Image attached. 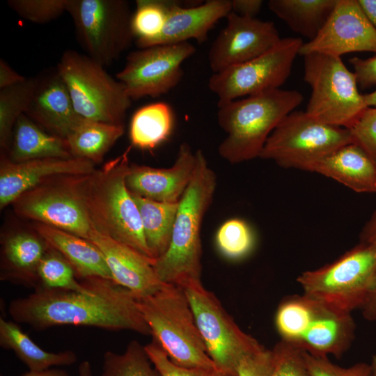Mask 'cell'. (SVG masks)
<instances>
[{"label": "cell", "mask_w": 376, "mask_h": 376, "mask_svg": "<svg viewBox=\"0 0 376 376\" xmlns=\"http://www.w3.org/2000/svg\"><path fill=\"white\" fill-rule=\"evenodd\" d=\"M86 279L87 292L38 288L26 297L12 300L8 313L15 322L36 330L74 325L151 335L137 299L130 290L111 280Z\"/></svg>", "instance_id": "obj_1"}, {"label": "cell", "mask_w": 376, "mask_h": 376, "mask_svg": "<svg viewBox=\"0 0 376 376\" xmlns=\"http://www.w3.org/2000/svg\"><path fill=\"white\" fill-rule=\"evenodd\" d=\"M192 178L180 198L167 251L156 259L153 267L164 283L182 288L201 281V230L217 187V176L201 150L196 152Z\"/></svg>", "instance_id": "obj_2"}, {"label": "cell", "mask_w": 376, "mask_h": 376, "mask_svg": "<svg viewBox=\"0 0 376 376\" xmlns=\"http://www.w3.org/2000/svg\"><path fill=\"white\" fill-rule=\"evenodd\" d=\"M130 167L127 151L93 173L79 176V189L94 229L154 260L139 208L126 186Z\"/></svg>", "instance_id": "obj_3"}, {"label": "cell", "mask_w": 376, "mask_h": 376, "mask_svg": "<svg viewBox=\"0 0 376 376\" xmlns=\"http://www.w3.org/2000/svg\"><path fill=\"white\" fill-rule=\"evenodd\" d=\"M303 100L298 91L277 88L218 106L217 122L227 134L219 155L230 164L259 157L273 130Z\"/></svg>", "instance_id": "obj_4"}, {"label": "cell", "mask_w": 376, "mask_h": 376, "mask_svg": "<svg viewBox=\"0 0 376 376\" xmlns=\"http://www.w3.org/2000/svg\"><path fill=\"white\" fill-rule=\"evenodd\" d=\"M283 340L308 354L340 358L351 346L356 324L351 313L333 308L305 294L285 297L275 315Z\"/></svg>", "instance_id": "obj_5"}, {"label": "cell", "mask_w": 376, "mask_h": 376, "mask_svg": "<svg viewBox=\"0 0 376 376\" xmlns=\"http://www.w3.org/2000/svg\"><path fill=\"white\" fill-rule=\"evenodd\" d=\"M137 306L152 338L173 363L184 368H217L182 288L164 283L155 293L138 298Z\"/></svg>", "instance_id": "obj_6"}, {"label": "cell", "mask_w": 376, "mask_h": 376, "mask_svg": "<svg viewBox=\"0 0 376 376\" xmlns=\"http://www.w3.org/2000/svg\"><path fill=\"white\" fill-rule=\"evenodd\" d=\"M303 293L336 310L361 308L376 285V248L363 242L297 279Z\"/></svg>", "instance_id": "obj_7"}, {"label": "cell", "mask_w": 376, "mask_h": 376, "mask_svg": "<svg viewBox=\"0 0 376 376\" xmlns=\"http://www.w3.org/2000/svg\"><path fill=\"white\" fill-rule=\"evenodd\" d=\"M56 70L79 116L124 126L132 99L123 84L111 77L102 65L70 49L63 52Z\"/></svg>", "instance_id": "obj_8"}, {"label": "cell", "mask_w": 376, "mask_h": 376, "mask_svg": "<svg viewBox=\"0 0 376 376\" xmlns=\"http://www.w3.org/2000/svg\"><path fill=\"white\" fill-rule=\"evenodd\" d=\"M304 79L311 89L306 113L320 123L348 129L368 107L354 73L340 57L304 56Z\"/></svg>", "instance_id": "obj_9"}, {"label": "cell", "mask_w": 376, "mask_h": 376, "mask_svg": "<svg viewBox=\"0 0 376 376\" xmlns=\"http://www.w3.org/2000/svg\"><path fill=\"white\" fill-rule=\"evenodd\" d=\"M78 41L87 56L109 66L131 45L132 13L125 0H68Z\"/></svg>", "instance_id": "obj_10"}, {"label": "cell", "mask_w": 376, "mask_h": 376, "mask_svg": "<svg viewBox=\"0 0 376 376\" xmlns=\"http://www.w3.org/2000/svg\"><path fill=\"white\" fill-rule=\"evenodd\" d=\"M351 143L347 128L320 123L306 111H293L271 133L259 158L307 171L317 160Z\"/></svg>", "instance_id": "obj_11"}, {"label": "cell", "mask_w": 376, "mask_h": 376, "mask_svg": "<svg viewBox=\"0 0 376 376\" xmlns=\"http://www.w3.org/2000/svg\"><path fill=\"white\" fill-rule=\"evenodd\" d=\"M182 288L189 301L207 354L217 368L237 376L240 361L265 347L239 327L217 297L201 281L191 282Z\"/></svg>", "instance_id": "obj_12"}, {"label": "cell", "mask_w": 376, "mask_h": 376, "mask_svg": "<svg viewBox=\"0 0 376 376\" xmlns=\"http://www.w3.org/2000/svg\"><path fill=\"white\" fill-rule=\"evenodd\" d=\"M303 43L297 37L281 38L265 53L213 73L207 86L217 96V105L279 88L289 77Z\"/></svg>", "instance_id": "obj_13"}, {"label": "cell", "mask_w": 376, "mask_h": 376, "mask_svg": "<svg viewBox=\"0 0 376 376\" xmlns=\"http://www.w3.org/2000/svg\"><path fill=\"white\" fill-rule=\"evenodd\" d=\"M78 177L61 175L47 180L12 203L15 212L88 240L93 226L79 189Z\"/></svg>", "instance_id": "obj_14"}, {"label": "cell", "mask_w": 376, "mask_h": 376, "mask_svg": "<svg viewBox=\"0 0 376 376\" xmlns=\"http://www.w3.org/2000/svg\"><path fill=\"white\" fill-rule=\"evenodd\" d=\"M196 52L189 42L150 46L130 52L116 77L130 97H156L175 87L183 77L182 63Z\"/></svg>", "instance_id": "obj_15"}, {"label": "cell", "mask_w": 376, "mask_h": 376, "mask_svg": "<svg viewBox=\"0 0 376 376\" xmlns=\"http://www.w3.org/2000/svg\"><path fill=\"white\" fill-rule=\"evenodd\" d=\"M226 18V26L208 52L209 65L214 73L265 53L281 39L272 22L242 17L233 11Z\"/></svg>", "instance_id": "obj_16"}, {"label": "cell", "mask_w": 376, "mask_h": 376, "mask_svg": "<svg viewBox=\"0 0 376 376\" xmlns=\"http://www.w3.org/2000/svg\"><path fill=\"white\" fill-rule=\"evenodd\" d=\"M358 52L376 53V30L357 0H337L317 36L303 43L299 54L319 53L340 57Z\"/></svg>", "instance_id": "obj_17"}, {"label": "cell", "mask_w": 376, "mask_h": 376, "mask_svg": "<svg viewBox=\"0 0 376 376\" xmlns=\"http://www.w3.org/2000/svg\"><path fill=\"white\" fill-rule=\"evenodd\" d=\"M95 164L82 158H41L22 162L1 159L0 166V207L12 204L24 192L47 180L61 175H87Z\"/></svg>", "instance_id": "obj_18"}, {"label": "cell", "mask_w": 376, "mask_h": 376, "mask_svg": "<svg viewBox=\"0 0 376 376\" xmlns=\"http://www.w3.org/2000/svg\"><path fill=\"white\" fill-rule=\"evenodd\" d=\"M196 153L184 142L169 168L130 164L126 186L131 194L159 202H179L192 178Z\"/></svg>", "instance_id": "obj_19"}, {"label": "cell", "mask_w": 376, "mask_h": 376, "mask_svg": "<svg viewBox=\"0 0 376 376\" xmlns=\"http://www.w3.org/2000/svg\"><path fill=\"white\" fill-rule=\"evenodd\" d=\"M88 240L102 252L113 281L130 290L136 299L155 293L164 284L155 273L154 260L93 228Z\"/></svg>", "instance_id": "obj_20"}, {"label": "cell", "mask_w": 376, "mask_h": 376, "mask_svg": "<svg viewBox=\"0 0 376 376\" xmlns=\"http://www.w3.org/2000/svg\"><path fill=\"white\" fill-rule=\"evenodd\" d=\"M25 114L49 133L64 139L85 120L76 111L57 70L38 79Z\"/></svg>", "instance_id": "obj_21"}, {"label": "cell", "mask_w": 376, "mask_h": 376, "mask_svg": "<svg viewBox=\"0 0 376 376\" xmlns=\"http://www.w3.org/2000/svg\"><path fill=\"white\" fill-rule=\"evenodd\" d=\"M231 12V0H207L191 7L171 0L164 28L149 47L178 44L190 39L204 42L212 27Z\"/></svg>", "instance_id": "obj_22"}, {"label": "cell", "mask_w": 376, "mask_h": 376, "mask_svg": "<svg viewBox=\"0 0 376 376\" xmlns=\"http://www.w3.org/2000/svg\"><path fill=\"white\" fill-rule=\"evenodd\" d=\"M307 171L335 180L357 193L376 194V162L353 143L317 160Z\"/></svg>", "instance_id": "obj_23"}, {"label": "cell", "mask_w": 376, "mask_h": 376, "mask_svg": "<svg viewBox=\"0 0 376 376\" xmlns=\"http://www.w3.org/2000/svg\"><path fill=\"white\" fill-rule=\"evenodd\" d=\"M36 233L72 265L79 280L100 277L113 281L100 250L89 240L40 223Z\"/></svg>", "instance_id": "obj_24"}, {"label": "cell", "mask_w": 376, "mask_h": 376, "mask_svg": "<svg viewBox=\"0 0 376 376\" xmlns=\"http://www.w3.org/2000/svg\"><path fill=\"white\" fill-rule=\"evenodd\" d=\"M47 248L37 233H16L6 237L2 242L1 280L38 288V267Z\"/></svg>", "instance_id": "obj_25"}, {"label": "cell", "mask_w": 376, "mask_h": 376, "mask_svg": "<svg viewBox=\"0 0 376 376\" xmlns=\"http://www.w3.org/2000/svg\"><path fill=\"white\" fill-rule=\"evenodd\" d=\"M49 157H73L65 139L45 132L26 114L21 115L13 129L8 159L22 162Z\"/></svg>", "instance_id": "obj_26"}, {"label": "cell", "mask_w": 376, "mask_h": 376, "mask_svg": "<svg viewBox=\"0 0 376 376\" xmlns=\"http://www.w3.org/2000/svg\"><path fill=\"white\" fill-rule=\"evenodd\" d=\"M0 346L12 350L29 370H42L53 366H70L77 361L71 350L47 352L40 347L15 321L0 318Z\"/></svg>", "instance_id": "obj_27"}, {"label": "cell", "mask_w": 376, "mask_h": 376, "mask_svg": "<svg viewBox=\"0 0 376 376\" xmlns=\"http://www.w3.org/2000/svg\"><path fill=\"white\" fill-rule=\"evenodd\" d=\"M337 0H270L268 7L295 33L315 38L322 29Z\"/></svg>", "instance_id": "obj_28"}, {"label": "cell", "mask_w": 376, "mask_h": 376, "mask_svg": "<svg viewBox=\"0 0 376 376\" xmlns=\"http://www.w3.org/2000/svg\"><path fill=\"white\" fill-rule=\"evenodd\" d=\"M131 194L139 208L147 246L155 260L169 246L179 202H159Z\"/></svg>", "instance_id": "obj_29"}, {"label": "cell", "mask_w": 376, "mask_h": 376, "mask_svg": "<svg viewBox=\"0 0 376 376\" xmlns=\"http://www.w3.org/2000/svg\"><path fill=\"white\" fill-rule=\"evenodd\" d=\"M124 131L123 125L85 119L65 140L73 157L97 164L102 162Z\"/></svg>", "instance_id": "obj_30"}, {"label": "cell", "mask_w": 376, "mask_h": 376, "mask_svg": "<svg viewBox=\"0 0 376 376\" xmlns=\"http://www.w3.org/2000/svg\"><path fill=\"white\" fill-rule=\"evenodd\" d=\"M174 123L171 107L166 102H155L139 109L130 127L132 145L141 149H153L171 134Z\"/></svg>", "instance_id": "obj_31"}, {"label": "cell", "mask_w": 376, "mask_h": 376, "mask_svg": "<svg viewBox=\"0 0 376 376\" xmlns=\"http://www.w3.org/2000/svg\"><path fill=\"white\" fill-rule=\"evenodd\" d=\"M37 82L38 79L26 78L0 90V145L3 149L10 148L15 125L26 113Z\"/></svg>", "instance_id": "obj_32"}, {"label": "cell", "mask_w": 376, "mask_h": 376, "mask_svg": "<svg viewBox=\"0 0 376 376\" xmlns=\"http://www.w3.org/2000/svg\"><path fill=\"white\" fill-rule=\"evenodd\" d=\"M38 288L78 292L89 290L86 279L79 280L69 262L49 245L38 265Z\"/></svg>", "instance_id": "obj_33"}, {"label": "cell", "mask_w": 376, "mask_h": 376, "mask_svg": "<svg viewBox=\"0 0 376 376\" xmlns=\"http://www.w3.org/2000/svg\"><path fill=\"white\" fill-rule=\"evenodd\" d=\"M100 376H161L149 359L144 345L133 340L118 354L107 351L103 355Z\"/></svg>", "instance_id": "obj_34"}, {"label": "cell", "mask_w": 376, "mask_h": 376, "mask_svg": "<svg viewBox=\"0 0 376 376\" xmlns=\"http://www.w3.org/2000/svg\"><path fill=\"white\" fill-rule=\"evenodd\" d=\"M171 0H137L132 28L136 45L143 49L161 33Z\"/></svg>", "instance_id": "obj_35"}, {"label": "cell", "mask_w": 376, "mask_h": 376, "mask_svg": "<svg viewBox=\"0 0 376 376\" xmlns=\"http://www.w3.org/2000/svg\"><path fill=\"white\" fill-rule=\"evenodd\" d=\"M216 244L226 258L236 260L246 256L253 249L254 237L249 224L240 219L223 223L216 234Z\"/></svg>", "instance_id": "obj_36"}, {"label": "cell", "mask_w": 376, "mask_h": 376, "mask_svg": "<svg viewBox=\"0 0 376 376\" xmlns=\"http://www.w3.org/2000/svg\"><path fill=\"white\" fill-rule=\"evenodd\" d=\"M270 352L268 376H312L304 351L280 340Z\"/></svg>", "instance_id": "obj_37"}, {"label": "cell", "mask_w": 376, "mask_h": 376, "mask_svg": "<svg viewBox=\"0 0 376 376\" xmlns=\"http://www.w3.org/2000/svg\"><path fill=\"white\" fill-rule=\"evenodd\" d=\"M7 3L22 18L45 24L66 12L68 0H8Z\"/></svg>", "instance_id": "obj_38"}, {"label": "cell", "mask_w": 376, "mask_h": 376, "mask_svg": "<svg viewBox=\"0 0 376 376\" xmlns=\"http://www.w3.org/2000/svg\"><path fill=\"white\" fill-rule=\"evenodd\" d=\"M145 350L161 376H231L214 368H184L173 363L157 340L144 345Z\"/></svg>", "instance_id": "obj_39"}, {"label": "cell", "mask_w": 376, "mask_h": 376, "mask_svg": "<svg viewBox=\"0 0 376 376\" xmlns=\"http://www.w3.org/2000/svg\"><path fill=\"white\" fill-rule=\"evenodd\" d=\"M347 130L352 143L376 162V107H367Z\"/></svg>", "instance_id": "obj_40"}, {"label": "cell", "mask_w": 376, "mask_h": 376, "mask_svg": "<svg viewBox=\"0 0 376 376\" xmlns=\"http://www.w3.org/2000/svg\"><path fill=\"white\" fill-rule=\"evenodd\" d=\"M304 357L312 376H373L370 363L360 362L343 368L331 363L328 357L313 356L306 352Z\"/></svg>", "instance_id": "obj_41"}, {"label": "cell", "mask_w": 376, "mask_h": 376, "mask_svg": "<svg viewBox=\"0 0 376 376\" xmlns=\"http://www.w3.org/2000/svg\"><path fill=\"white\" fill-rule=\"evenodd\" d=\"M271 360L270 350H263L244 357L237 368V376H268Z\"/></svg>", "instance_id": "obj_42"}, {"label": "cell", "mask_w": 376, "mask_h": 376, "mask_svg": "<svg viewBox=\"0 0 376 376\" xmlns=\"http://www.w3.org/2000/svg\"><path fill=\"white\" fill-rule=\"evenodd\" d=\"M349 62L353 67L358 85L363 88L376 86V55L368 58L353 57Z\"/></svg>", "instance_id": "obj_43"}, {"label": "cell", "mask_w": 376, "mask_h": 376, "mask_svg": "<svg viewBox=\"0 0 376 376\" xmlns=\"http://www.w3.org/2000/svg\"><path fill=\"white\" fill-rule=\"evenodd\" d=\"M263 4L262 0H231L232 11L248 17H256Z\"/></svg>", "instance_id": "obj_44"}, {"label": "cell", "mask_w": 376, "mask_h": 376, "mask_svg": "<svg viewBox=\"0 0 376 376\" xmlns=\"http://www.w3.org/2000/svg\"><path fill=\"white\" fill-rule=\"evenodd\" d=\"M26 78L13 70L2 58L0 59V88H4L20 82Z\"/></svg>", "instance_id": "obj_45"}, {"label": "cell", "mask_w": 376, "mask_h": 376, "mask_svg": "<svg viewBox=\"0 0 376 376\" xmlns=\"http://www.w3.org/2000/svg\"><path fill=\"white\" fill-rule=\"evenodd\" d=\"M360 242L376 248V211L363 228Z\"/></svg>", "instance_id": "obj_46"}, {"label": "cell", "mask_w": 376, "mask_h": 376, "mask_svg": "<svg viewBox=\"0 0 376 376\" xmlns=\"http://www.w3.org/2000/svg\"><path fill=\"white\" fill-rule=\"evenodd\" d=\"M361 309L365 319L376 322V285Z\"/></svg>", "instance_id": "obj_47"}, {"label": "cell", "mask_w": 376, "mask_h": 376, "mask_svg": "<svg viewBox=\"0 0 376 376\" xmlns=\"http://www.w3.org/2000/svg\"><path fill=\"white\" fill-rule=\"evenodd\" d=\"M368 21L376 30V0H357Z\"/></svg>", "instance_id": "obj_48"}, {"label": "cell", "mask_w": 376, "mask_h": 376, "mask_svg": "<svg viewBox=\"0 0 376 376\" xmlns=\"http://www.w3.org/2000/svg\"><path fill=\"white\" fill-rule=\"evenodd\" d=\"M21 376H70L65 370L58 368H48L42 370H29Z\"/></svg>", "instance_id": "obj_49"}, {"label": "cell", "mask_w": 376, "mask_h": 376, "mask_svg": "<svg viewBox=\"0 0 376 376\" xmlns=\"http://www.w3.org/2000/svg\"><path fill=\"white\" fill-rule=\"evenodd\" d=\"M79 376H93L91 366L88 361H83L79 366Z\"/></svg>", "instance_id": "obj_50"}, {"label": "cell", "mask_w": 376, "mask_h": 376, "mask_svg": "<svg viewBox=\"0 0 376 376\" xmlns=\"http://www.w3.org/2000/svg\"><path fill=\"white\" fill-rule=\"evenodd\" d=\"M363 97L368 107H376V90L368 94L363 95Z\"/></svg>", "instance_id": "obj_51"}, {"label": "cell", "mask_w": 376, "mask_h": 376, "mask_svg": "<svg viewBox=\"0 0 376 376\" xmlns=\"http://www.w3.org/2000/svg\"><path fill=\"white\" fill-rule=\"evenodd\" d=\"M370 365L372 367L373 376H376V354L372 356Z\"/></svg>", "instance_id": "obj_52"}]
</instances>
